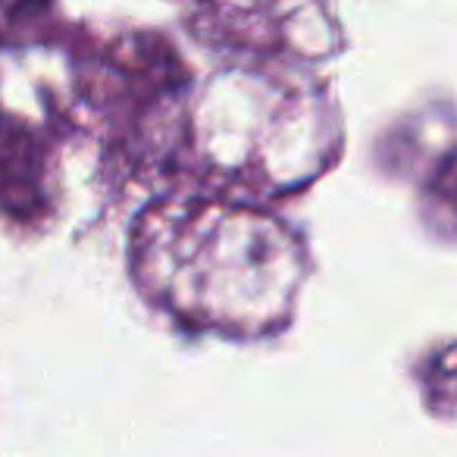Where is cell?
<instances>
[{
    "label": "cell",
    "instance_id": "cell-1",
    "mask_svg": "<svg viewBox=\"0 0 457 457\" xmlns=\"http://www.w3.org/2000/svg\"><path fill=\"white\" fill-rule=\"evenodd\" d=\"M129 270L141 298L176 326L254 342L292 323L307 248L261 204L163 195L135 216Z\"/></svg>",
    "mask_w": 457,
    "mask_h": 457
},
{
    "label": "cell",
    "instance_id": "cell-2",
    "mask_svg": "<svg viewBox=\"0 0 457 457\" xmlns=\"http://www.w3.org/2000/svg\"><path fill=\"white\" fill-rule=\"evenodd\" d=\"M179 126L204 179L257 197L304 188L342 147L329 91L298 66L222 70L188 97Z\"/></svg>",
    "mask_w": 457,
    "mask_h": 457
}]
</instances>
